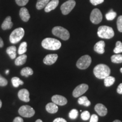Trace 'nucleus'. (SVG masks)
<instances>
[{"instance_id": "f257e3e1", "label": "nucleus", "mask_w": 122, "mask_h": 122, "mask_svg": "<svg viewBox=\"0 0 122 122\" xmlns=\"http://www.w3.org/2000/svg\"><path fill=\"white\" fill-rule=\"evenodd\" d=\"M110 69L107 66L104 64H99L94 68L93 73L97 78L104 79L110 74Z\"/></svg>"}, {"instance_id": "f03ea898", "label": "nucleus", "mask_w": 122, "mask_h": 122, "mask_svg": "<svg viewBox=\"0 0 122 122\" xmlns=\"http://www.w3.org/2000/svg\"><path fill=\"white\" fill-rule=\"evenodd\" d=\"M41 45L44 49L50 50H58L61 48V42L59 40L53 38H46L41 42Z\"/></svg>"}, {"instance_id": "7ed1b4c3", "label": "nucleus", "mask_w": 122, "mask_h": 122, "mask_svg": "<svg viewBox=\"0 0 122 122\" xmlns=\"http://www.w3.org/2000/svg\"><path fill=\"white\" fill-rule=\"evenodd\" d=\"M97 35L102 39H110L114 37V31L110 27L102 25L98 28Z\"/></svg>"}, {"instance_id": "20e7f679", "label": "nucleus", "mask_w": 122, "mask_h": 122, "mask_svg": "<svg viewBox=\"0 0 122 122\" xmlns=\"http://www.w3.org/2000/svg\"><path fill=\"white\" fill-rule=\"evenodd\" d=\"M52 33L54 36L63 40H67L70 38V33L66 29L62 27L57 26L53 28Z\"/></svg>"}, {"instance_id": "39448f33", "label": "nucleus", "mask_w": 122, "mask_h": 122, "mask_svg": "<svg viewBox=\"0 0 122 122\" xmlns=\"http://www.w3.org/2000/svg\"><path fill=\"white\" fill-rule=\"evenodd\" d=\"M24 35V30L23 28H16L10 35L9 40L12 44H16L23 39Z\"/></svg>"}, {"instance_id": "423d86ee", "label": "nucleus", "mask_w": 122, "mask_h": 122, "mask_svg": "<svg viewBox=\"0 0 122 122\" xmlns=\"http://www.w3.org/2000/svg\"><path fill=\"white\" fill-rule=\"evenodd\" d=\"M92 62V58L88 55H84L78 59L76 62V66L80 70L86 69Z\"/></svg>"}, {"instance_id": "0eeeda50", "label": "nucleus", "mask_w": 122, "mask_h": 122, "mask_svg": "<svg viewBox=\"0 0 122 122\" xmlns=\"http://www.w3.org/2000/svg\"><path fill=\"white\" fill-rule=\"evenodd\" d=\"M19 115L24 118L32 117L35 114V110L28 105H24L21 106L18 110Z\"/></svg>"}, {"instance_id": "6e6552de", "label": "nucleus", "mask_w": 122, "mask_h": 122, "mask_svg": "<svg viewBox=\"0 0 122 122\" xmlns=\"http://www.w3.org/2000/svg\"><path fill=\"white\" fill-rule=\"evenodd\" d=\"M76 2L74 0H68L65 2L61 6V10L63 15H67L75 6Z\"/></svg>"}, {"instance_id": "1a4fd4ad", "label": "nucleus", "mask_w": 122, "mask_h": 122, "mask_svg": "<svg viewBox=\"0 0 122 122\" xmlns=\"http://www.w3.org/2000/svg\"><path fill=\"white\" fill-rule=\"evenodd\" d=\"M90 20L93 24H99L102 20V14L98 9H94L91 12L90 15Z\"/></svg>"}, {"instance_id": "9d476101", "label": "nucleus", "mask_w": 122, "mask_h": 122, "mask_svg": "<svg viewBox=\"0 0 122 122\" xmlns=\"http://www.w3.org/2000/svg\"><path fill=\"white\" fill-rule=\"evenodd\" d=\"M88 88H89V86L86 84H81L78 85L75 88L74 91H73V96L75 98L80 97L88 91Z\"/></svg>"}, {"instance_id": "9b49d317", "label": "nucleus", "mask_w": 122, "mask_h": 122, "mask_svg": "<svg viewBox=\"0 0 122 122\" xmlns=\"http://www.w3.org/2000/svg\"><path fill=\"white\" fill-rule=\"evenodd\" d=\"M51 101L53 103L59 106H64L67 103V100L63 96L61 95H54L51 97Z\"/></svg>"}, {"instance_id": "f8f14e48", "label": "nucleus", "mask_w": 122, "mask_h": 122, "mask_svg": "<svg viewBox=\"0 0 122 122\" xmlns=\"http://www.w3.org/2000/svg\"><path fill=\"white\" fill-rule=\"evenodd\" d=\"M18 96L19 98L22 101L25 102H28L30 101V93L26 89H22L18 92Z\"/></svg>"}, {"instance_id": "ddd939ff", "label": "nucleus", "mask_w": 122, "mask_h": 122, "mask_svg": "<svg viewBox=\"0 0 122 122\" xmlns=\"http://www.w3.org/2000/svg\"><path fill=\"white\" fill-rule=\"evenodd\" d=\"M58 56L57 54H50L45 56L44 58L43 62L46 65H53L57 60Z\"/></svg>"}, {"instance_id": "4468645a", "label": "nucleus", "mask_w": 122, "mask_h": 122, "mask_svg": "<svg viewBox=\"0 0 122 122\" xmlns=\"http://www.w3.org/2000/svg\"><path fill=\"white\" fill-rule=\"evenodd\" d=\"M94 110L101 117H105L107 114V109L102 103H97L94 107Z\"/></svg>"}, {"instance_id": "2eb2a0df", "label": "nucleus", "mask_w": 122, "mask_h": 122, "mask_svg": "<svg viewBox=\"0 0 122 122\" xmlns=\"http://www.w3.org/2000/svg\"><path fill=\"white\" fill-rule=\"evenodd\" d=\"M19 15L21 19L24 22H28L30 18V14L28 9L25 7H22L20 10Z\"/></svg>"}, {"instance_id": "dca6fc26", "label": "nucleus", "mask_w": 122, "mask_h": 122, "mask_svg": "<svg viewBox=\"0 0 122 122\" xmlns=\"http://www.w3.org/2000/svg\"><path fill=\"white\" fill-rule=\"evenodd\" d=\"M105 42L103 41H100L95 44L94 46V50L98 54H103L105 53Z\"/></svg>"}, {"instance_id": "f3484780", "label": "nucleus", "mask_w": 122, "mask_h": 122, "mask_svg": "<svg viewBox=\"0 0 122 122\" xmlns=\"http://www.w3.org/2000/svg\"><path fill=\"white\" fill-rule=\"evenodd\" d=\"M59 4V0H51L47 4L45 7V11L46 13L51 11L58 6Z\"/></svg>"}, {"instance_id": "a211bd4d", "label": "nucleus", "mask_w": 122, "mask_h": 122, "mask_svg": "<svg viewBox=\"0 0 122 122\" xmlns=\"http://www.w3.org/2000/svg\"><path fill=\"white\" fill-rule=\"evenodd\" d=\"M13 26V23L11 21V16H8L6 18L4 22L2 23L1 28L3 30H7L11 29Z\"/></svg>"}, {"instance_id": "6ab92c4d", "label": "nucleus", "mask_w": 122, "mask_h": 122, "mask_svg": "<svg viewBox=\"0 0 122 122\" xmlns=\"http://www.w3.org/2000/svg\"><path fill=\"white\" fill-rule=\"evenodd\" d=\"M46 110L50 114H55L58 110V107L54 103H49L46 105Z\"/></svg>"}, {"instance_id": "aec40b11", "label": "nucleus", "mask_w": 122, "mask_h": 122, "mask_svg": "<svg viewBox=\"0 0 122 122\" xmlns=\"http://www.w3.org/2000/svg\"><path fill=\"white\" fill-rule=\"evenodd\" d=\"M6 53L11 59H15L16 57V48L15 46H10L7 48Z\"/></svg>"}, {"instance_id": "412c9836", "label": "nucleus", "mask_w": 122, "mask_h": 122, "mask_svg": "<svg viewBox=\"0 0 122 122\" xmlns=\"http://www.w3.org/2000/svg\"><path fill=\"white\" fill-rule=\"evenodd\" d=\"M27 56L25 54H21L16 58L15 60V64L16 66H22L26 62Z\"/></svg>"}, {"instance_id": "4be33fe9", "label": "nucleus", "mask_w": 122, "mask_h": 122, "mask_svg": "<svg viewBox=\"0 0 122 122\" xmlns=\"http://www.w3.org/2000/svg\"><path fill=\"white\" fill-rule=\"evenodd\" d=\"M33 74V71L32 69L31 68L28 67H24L22 68V70H21L20 71V74L21 75L23 76H25V77H28L29 76L32 75Z\"/></svg>"}, {"instance_id": "5701e85b", "label": "nucleus", "mask_w": 122, "mask_h": 122, "mask_svg": "<svg viewBox=\"0 0 122 122\" xmlns=\"http://www.w3.org/2000/svg\"><path fill=\"white\" fill-rule=\"evenodd\" d=\"M115 77L109 75L104 79V84L107 87H109V86H110L114 84V83H115Z\"/></svg>"}, {"instance_id": "b1692460", "label": "nucleus", "mask_w": 122, "mask_h": 122, "mask_svg": "<svg viewBox=\"0 0 122 122\" xmlns=\"http://www.w3.org/2000/svg\"><path fill=\"white\" fill-rule=\"evenodd\" d=\"M50 1V0H37L36 6V8L37 10H41V9L45 8Z\"/></svg>"}, {"instance_id": "393cba45", "label": "nucleus", "mask_w": 122, "mask_h": 122, "mask_svg": "<svg viewBox=\"0 0 122 122\" xmlns=\"http://www.w3.org/2000/svg\"><path fill=\"white\" fill-rule=\"evenodd\" d=\"M78 103L80 105L88 107L89 105H91V103L86 96H82V97H80L78 99Z\"/></svg>"}, {"instance_id": "a878e982", "label": "nucleus", "mask_w": 122, "mask_h": 122, "mask_svg": "<svg viewBox=\"0 0 122 122\" xmlns=\"http://www.w3.org/2000/svg\"><path fill=\"white\" fill-rule=\"evenodd\" d=\"M111 62L114 63H122V55L117 54L111 56Z\"/></svg>"}, {"instance_id": "bb28decb", "label": "nucleus", "mask_w": 122, "mask_h": 122, "mask_svg": "<svg viewBox=\"0 0 122 122\" xmlns=\"http://www.w3.org/2000/svg\"><path fill=\"white\" fill-rule=\"evenodd\" d=\"M27 43L26 42H23L20 45L19 49H18V54L19 55L23 54L27 51Z\"/></svg>"}, {"instance_id": "cd10ccee", "label": "nucleus", "mask_w": 122, "mask_h": 122, "mask_svg": "<svg viewBox=\"0 0 122 122\" xmlns=\"http://www.w3.org/2000/svg\"><path fill=\"white\" fill-rule=\"evenodd\" d=\"M11 83L12 84L15 88H17L19 85H23V81L21 80L19 77H14L11 79Z\"/></svg>"}, {"instance_id": "c85d7f7f", "label": "nucleus", "mask_w": 122, "mask_h": 122, "mask_svg": "<svg viewBox=\"0 0 122 122\" xmlns=\"http://www.w3.org/2000/svg\"><path fill=\"white\" fill-rule=\"evenodd\" d=\"M114 52L115 54H119V53H122V42L118 41L116 42L115 48L114 49Z\"/></svg>"}, {"instance_id": "c756f323", "label": "nucleus", "mask_w": 122, "mask_h": 122, "mask_svg": "<svg viewBox=\"0 0 122 122\" xmlns=\"http://www.w3.org/2000/svg\"><path fill=\"white\" fill-rule=\"evenodd\" d=\"M116 16H117V13L112 10H111L110 11L106 14V18L108 20H112L115 19Z\"/></svg>"}, {"instance_id": "7c9ffc66", "label": "nucleus", "mask_w": 122, "mask_h": 122, "mask_svg": "<svg viewBox=\"0 0 122 122\" xmlns=\"http://www.w3.org/2000/svg\"><path fill=\"white\" fill-rule=\"evenodd\" d=\"M69 118L71 119H75L78 117V111L76 109H72L70 111L68 114Z\"/></svg>"}, {"instance_id": "2f4dec72", "label": "nucleus", "mask_w": 122, "mask_h": 122, "mask_svg": "<svg viewBox=\"0 0 122 122\" xmlns=\"http://www.w3.org/2000/svg\"><path fill=\"white\" fill-rule=\"evenodd\" d=\"M81 118L83 120H88L91 118V115L89 111H83L81 114Z\"/></svg>"}, {"instance_id": "473e14b6", "label": "nucleus", "mask_w": 122, "mask_h": 122, "mask_svg": "<svg viewBox=\"0 0 122 122\" xmlns=\"http://www.w3.org/2000/svg\"><path fill=\"white\" fill-rule=\"evenodd\" d=\"M117 27L120 32H122V15L119 16L117 19Z\"/></svg>"}, {"instance_id": "72a5a7b5", "label": "nucleus", "mask_w": 122, "mask_h": 122, "mask_svg": "<svg viewBox=\"0 0 122 122\" xmlns=\"http://www.w3.org/2000/svg\"><path fill=\"white\" fill-rule=\"evenodd\" d=\"M7 80L0 75V86H5L7 85Z\"/></svg>"}, {"instance_id": "f704fd0d", "label": "nucleus", "mask_w": 122, "mask_h": 122, "mask_svg": "<svg viewBox=\"0 0 122 122\" xmlns=\"http://www.w3.org/2000/svg\"><path fill=\"white\" fill-rule=\"evenodd\" d=\"M29 0H15L16 4L20 6H24L28 2Z\"/></svg>"}, {"instance_id": "c9c22d12", "label": "nucleus", "mask_w": 122, "mask_h": 122, "mask_svg": "<svg viewBox=\"0 0 122 122\" xmlns=\"http://www.w3.org/2000/svg\"><path fill=\"white\" fill-rule=\"evenodd\" d=\"M104 0H90V2L93 5L96 6L103 2Z\"/></svg>"}, {"instance_id": "e433bc0d", "label": "nucleus", "mask_w": 122, "mask_h": 122, "mask_svg": "<svg viewBox=\"0 0 122 122\" xmlns=\"http://www.w3.org/2000/svg\"><path fill=\"white\" fill-rule=\"evenodd\" d=\"M98 116L96 114H93L91 117L90 119V122H98Z\"/></svg>"}, {"instance_id": "4c0bfd02", "label": "nucleus", "mask_w": 122, "mask_h": 122, "mask_svg": "<svg viewBox=\"0 0 122 122\" xmlns=\"http://www.w3.org/2000/svg\"><path fill=\"white\" fill-rule=\"evenodd\" d=\"M53 122H67L65 119L62 118H57L55 119Z\"/></svg>"}, {"instance_id": "58836bf2", "label": "nucleus", "mask_w": 122, "mask_h": 122, "mask_svg": "<svg viewBox=\"0 0 122 122\" xmlns=\"http://www.w3.org/2000/svg\"><path fill=\"white\" fill-rule=\"evenodd\" d=\"M117 92L119 94H122V83L120 84L118 86V88H117Z\"/></svg>"}, {"instance_id": "ea45409f", "label": "nucleus", "mask_w": 122, "mask_h": 122, "mask_svg": "<svg viewBox=\"0 0 122 122\" xmlns=\"http://www.w3.org/2000/svg\"><path fill=\"white\" fill-rule=\"evenodd\" d=\"M13 122H23V119L21 117H18L14 119Z\"/></svg>"}, {"instance_id": "a19ab883", "label": "nucleus", "mask_w": 122, "mask_h": 122, "mask_svg": "<svg viewBox=\"0 0 122 122\" xmlns=\"http://www.w3.org/2000/svg\"><path fill=\"white\" fill-rule=\"evenodd\" d=\"M4 46V42H3L2 39L0 37V48H2Z\"/></svg>"}, {"instance_id": "79ce46f5", "label": "nucleus", "mask_w": 122, "mask_h": 122, "mask_svg": "<svg viewBox=\"0 0 122 122\" xmlns=\"http://www.w3.org/2000/svg\"><path fill=\"white\" fill-rule=\"evenodd\" d=\"M35 122H43L41 119H37Z\"/></svg>"}, {"instance_id": "37998d69", "label": "nucleus", "mask_w": 122, "mask_h": 122, "mask_svg": "<svg viewBox=\"0 0 122 122\" xmlns=\"http://www.w3.org/2000/svg\"><path fill=\"white\" fill-rule=\"evenodd\" d=\"M112 122H122L119 120H115L114 121H113Z\"/></svg>"}, {"instance_id": "c03bdc74", "label": "nucleus", "mask_w": 122, "mask_h": 122, "mask_svg": "<svg viewBox=\"0 0 122 122\" xmlns=\"http://www.w3.org/2000/svg\"><path fill=\"white\" fill-rule=\"evenodd\" d=\"M1 107H2V101H1V100H0V109H1Z\"/></svg>"}, {"instance_id": "a18cd8bd", "label": "nucleus", "mask_w": 122, "mask_h": 122, "mask_svg": "<svg viewBox=\"0 0 122 122\" xmlns=\"http://www.w3.org/2000/svg\"><path fill=\"white\" fill-rule=\"evenodd\" d=\"M9 73V70H6V74H8Z\"/></svg>"}, {"instance_id": "49530a36", "label": "nucleus", "mask_w": 122, "mask_h": 122, "mask_svg": "<svg viewBox=\"0 0 122 122\" xmlns=\"http://www.w3.org/2000/svg\"><path fill=\"white\" fill-rule=\"evenodd\" d=\"M120 72H121L122 73V67L120 69Z\"/></svg>"}]
</instances>
